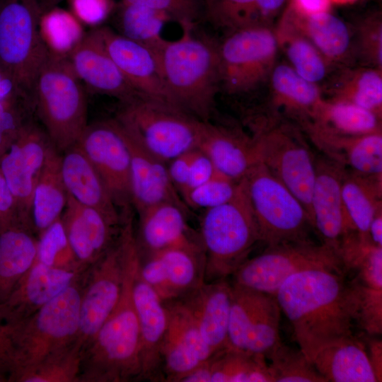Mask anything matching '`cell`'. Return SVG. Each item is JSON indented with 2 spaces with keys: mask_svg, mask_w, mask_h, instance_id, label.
Returning <instances> with one entry per match:
<instances>
[{
  "mask_svg": "<svg viewBox=\"0 0 382 382\" xmlns=\"http://www.w3.org/2000/svg\"><path fill=\"white\" fill-rule=\"evenodd\" d=\"M357 55L365 66L382 70V20L372 13L357 24Z\"/></svg>",
  "mask_w": 382,
  "mask_h": 382,
  "instance_id": "c3c4849f",
  "label": "cell"
},
{
  "mask_svg": "<svg viewBox=\"0 0 382 382\" xmlns=\"http://www.w3.org/2000/svg\"><path fill=\"white\" fill-rule=\"evenodd\" d=\"M61 219L76 259L84 272L116 244L125 222L112 221L79 203L69 193Z\"/></svg>",
  "mask_w": 382,
  "mask_h": 382,
  "instance_id": "44dd1931",
  "label": "cell"
},
{
  "mask_svg": "<svg viewBox=\"0 0 382 382\" xmlns=\"http://www.w3.org/2000/svg\"><path fill=\"white\" fill-rule=\"evenodd\" d=\"M76 75L89 89L123 102L140 95L129 83L92 29L66 53Z\"/></svg>",
  "mask_w": 382,
  "mask_h": 382,
  "instance_id": "7402d4cb",
  "label": "cell"
},
{
  "mask_svg": "<svg viewBox=\"0 0 382 382\" xmlns=\"http://www.w3.org/2000/svg\"><path fill=\"white\" fill-rule=\"evenodd\" d=\"M51 145L42 126L32 116L23 124L16 139L0 157V170L29 229L34 187Z\"/></svg>",
  "mask_w": 382,
  "mask_h": 382,
  "instance_id": "2e32d148",
  "label": "cell"
},
{
  "mask_svg": "<svg viewBox=\"0 0 382 382\" xmlns=\"http://www.w3.org/2000/svg\"><path fill=\"white\" fill-rule=\"evenodd\" d=\"M168 21L165 14L141 5L118 4L116 6L115 21L117 33L153 47L164 40L161 31Z\"/></svg>",
  "mask_w": 382,
  "mask_h": 382,
  "instance_id": "b9f144b4",
  "label": "cell"
},
{
  "mask_svg": "<svg viewBox=\"0 0 382 382\" xmlns=\"http://www.w3.org/2000/svg\"><path fill=\"white\" fill-rule=\"evenodd\" d=\"M186 208L173 202L155 204L139 214L136 242L139 255L146 256L182 245H201L186 219Z\"/></svg>",
  "mask_w": 382,
  "mask_h": 382,
  "instance_id": "4316f807",
  "label": "cell"
},
{
  "mask_svg": "<svg viewBox=\"0 0 382 382\" xmlns=\"http://www.w3.org/2000/svg\"><path fill=\"white\" fill-rule=\"evenodd\" d=\"M35 261L51 267L84 272L76 259L61 217L38 237Z\"/></svg>",
  "mask_w": 382,
  "mask_h": 382,
  "instance_id": "f6af8a7d",
  "label": "cell"
},
{
  "mask_svg": "<svg viewBox=\"0 0 382 382\" xmlns=\"http://www.w3.org/2000/svg\"><path fill=\"white\" fill-rule=\"evenodd\" d=\"M80 364L81 348L73 344L13 374L8 382H79Z\"/></svg>",
  "mask_w": 382,
  "mask_h": 382,
  "instance_id": "7bdbcfd3",
  "label": "cell"
},
{
  "mask_svg": "<svg viewBox=\"0 0 382 382\" xmlns=\"http://www.w3.org/2000/svg\"><path fill=\"white\" fill-rule=\"evenodd\" d=\"M312 269L345 274L342 262L333 249L307 241L267 246L264 252L248 258L235 271L232 283L274 295L289 277Z\"/></svg>",
  "mask_w": 382,
  "mask_h": 382,
  "instance_id": "8fae6325",
  "label": "cell"
},
{
  "mask_svg": "<svg viewBox=\"0 0 382 382\" xmlns=\"http://www.w3.org/2000/svg\"><path fill=\"white\" fill-rule=\"evenodd\" d=\"M306 129L322 148L333 154L334 160L339 158V163L345 161L357 173L381 176V132L361 136H344L314 127Z\"/></svg>",
  "mask_w": 382,
  "mask_h": 382,
  "instance_id": "d6a6232c",
  "label": "cell"
},
{
  "mask_svg": "<svg viewBox=\"0 0 382 382\" xmlns=\"http://www.w3.org/2000/svg\"><path fill=\"white\" fill-rule=\"evenodd\" d=\"M240 181V180H239ZM239 181L216 173L212 178L187 192L183 200L185 204L205 210L228 202L235 195Z\"/></svg>",
  "mask_w": 382,
  "mask_h": 382,
  "instance_id": "7dc6e473",
  "label": "cell"
},
{
  "mask_svg": "<svg viewBox=\"0 0 382 382\" xmlns=\"http://www.w3.org/2000/svg\"><path fill=\"white\" fill-rule=\"evenodd\" d=\"M272 103L304 119H311L322 100L317 84L301 78L288 64H276L269 79Z\"/></svg>",
  "mask_w": 382,
  "mask_h": 382,
  "instance_id": "8d00e7d4",
  "label": "cell"
},
{
  "mask_svg": "<svg viewBox=\"0 0 382 382\" xmlns=\"http://www.w3.org/2000/svg\"><path fill=\"white\" fill-rule=\"evenodd\" d=\"M62 154L50 146L34 187L30 212V229L37 238L61 217L68 192L61 170Z\"/></svg>",
  "mask_w": 382,
  "mask_h": 382,
  "instance_id": "1f68e13d",
  "label": "cell"
},
{
  "mask_svg": "<svg viewBox=\"0 0 382 382\" xmlns=\"http://www.w3.org/2000/svg\"><path fill=\"white\" fill-rule=\"evenodd\" d=\"M165 304L168 325L161 349L163 381L180 382L213 354L183 306L178 301Z\"/></svg>",
  "mask_w": 382,
  "mask_h": 382,
  "instance_id": "ffe728a7",
  "label": "cell"
},
{
  "mask_svg": "<svg viewBox=\"0 0 382 382\" xmlns=\"http://www.w3.org/2000/svg\"><path fill=\"white\" fill-rule=\"evenodd\" d=\"M330 0H291L289 7L303 16H311L330 11Z\"/></svg>",
  "mask_w": 382,
  "mask_h": 382,
  "instance_id": "11a10c76",
  "label": "cell"
},
{
  "mask_svg": "<svg viewBox=\"0 0 382 382\" xmlns=\"http://www.w3.org/2000/svg\"><path fill=\"white\" fill-rule=\"evenodd\" d=\"M97 170L122 215L130 210V155L115 119L88 125L76 144Z\"/></svg>",
  "mask_w": 382,
  "mask_h": 382,
  "instance_id": "5bb4252c",
  "label": "cell"
},
{
  "mask_svg": "<svg viewBox=\"0 0 382 382\" xmlns=\"http://www.w3.org/2000/svg\"><path fill=\"white\" fill-rule=\"evenodd\" d=\"M125 270L122 233L116 244L86 272L75 343L82 349L96 333L120 299Z\"/></svg>",
  "mask_w": 382,
  "mask_h": 382,
  "instance_id": "9a60e30c",
  "label": "cell"
},
{
  "mask_svg": "<svg viewBox=\"0 0 382 382\" xmlns=\"http://www.w3.org/2000/svg\"><path fill=\"white\" fill-rule=\"evenodd\" d=\"M84 272L51 267L35 261L7 300L0 304L5 323H18L32 316Z\"/></svg>",
  "mask_w": 382,
  "mask_h": 382,
  "instance_id": "cb8c5ba5",
  "label": "cell"
},
{
  "mask_svg": "<svg viewBox=\"0 0 382 382\" xmlns=\"http://www.w3.org/2000/svg\"><path fill=\"white\" fill-rule=\"evenodd\" d=\"M357 0H330L331 3H335L337 4H352Z\"/></svg>",
  "mask_w": 382,
  "mask_h": 382,
  "instance_id": "6125c7cd",
  "label": "cell"
},
{
  "mask_svg": "<svg viewBox=\"0 0 382 382\" xmlns=\"http://www.w3.org/2000/svg\"><path fill=\"white\" fill-rule=\"evenodd\" d=\"M254 139L259 161L300 201L311 224V200L316 161L304 141L287 125L264 130Z\"/></svg>",
  "mask_w": 382,
  "mask_h": 382,
  "instance_id": "7c38bea8",
  "label": "cell"
},
{
  "mask_svg": "<svg viewBox=\"0 0 382 382\" xmlns=\"http://www.w3.org/2000/svg\"><path fill=\"white\" fill-rule=\"evenodd\" d=\"M327 382H376L365 344L354 335L327 343L308 359Z\"/></svg>",
  "mask_w": 382,
  "mask_h": 382,
  "instance_id": "f1b7e54d",
  "label": "cell"
},
{
  "mask_svg": "<svg viewBox=\"0 0 382 382\" xmlns=\"http://www.w3.org/2000/svg\"><path fill=\"white\" fill-rule=\"evenodd\" d=\"M37 242V237L24 226L0 232V304L34 263Z\"/></svg>",
  "mask_w": 382,
  "mask_h": 382,
  "instance_id": "e575fe53",
  "label": "cell"
},
{
  "mask_svg": "<svg viewBox=\"0 0 382 382\" xmlns=\"http://www.w3.org/2000/svg\"><path fill=\"white\" fill-rule=\"evenodd\" d=\"M0 217L4 230L15 226L28 228L21 214L16 200L0 170ZM29 229V228H28ZM30 230V229H29Z\"/></svg>",
  "mask_w": 382,
  "mask_h": 382,
  "instance_id": "816d5d0a",
  "label": "cell"
},
{
  "mask_svg": "<svg viewBox=\"0 0 382 382\" xmlns=\"http://www.w3.org/2000/svg\"><path fill=\"white\" fill-rule=\"evenodd\" d=\"M278 50L271 26H248L228 33L219 42L220 88L235 96L260 88L269 81Z\"/></svg>",
  "mask_w": 382,
  "mask_h": 382,
  "instance_id": "30bf717a",
  "label": "cell"
},
{
  "mask_svg": "<svg viewBox=\"0 0 382 382\" xmlns=\"http://www.w3.org/2000/svg\"><path fill=\"white\" fill-rule=\"evenodd\" d=\"M194 150L184 153L167 163L170 180L181 198L187 187Z\"/></svg>",
  "mask_w": 382,
  "mask_h": 382,
  "instance_id": "db71d44e",
  "label": "cell"
},
{
  "mask_svg": "<svg viewBox=\"0 0 382 382\" xmlns=\"http://www.w3.org/2000/svg\"><path fill=\"white\" fill-rule=\"evenodd\" d=\"M139 264L132 294L140 335V381H163L161 349L168 325L167 308L157 293L140 276Z\"/></svg>",
  "mask_w": 382,
  "mask_h": 382,
  "instance_id": "603a6c76",
  "label": "cell"
},
{
  "mask_svg": "<svg viewBox=\"0 0 382 382\" xmlns=\"http://www.w3.org/2000/svg\"><path fill=\"white\" fill-rule=\"evenodd\" d=\"M369 357L376 373L378 381H381L382 375V345L381 340L371 339L369 342Z\"/></svg>",
  "mask_w": 382,
  "mask_h": 382,
  "instance_id": "6f0895ef",
  "label": "cell"
},
{
  "mask_svg": "<svg viewBox=\"0 0 382 382\" xmlns=\"http://www.w3.org/2000/svg\"><path fill=\"white\" fill-rule=\"evenodd\" d=\"M217 173L209 157L199 149L193 151L190 164L189 178L186 190L183 197L193 188L205 183Z\"/></svg>",
  "mask_w": 382,
  "mask_h": 382,
  "instance_id": "f5cc1de1",
  "label": "cell"
},
{
  "mask_svg": "<svg viewBox=\"0 0 382 382\" xmlns=\"http://www.w3.org/2000/svg\"><path fill=\"white\" fill-rule=\"evenodd\" d=\"M379 209L372 219L369 228V235L371 242L382 247V212Z\"/></svg>",
  "mask_w": 382,
  "mask_h": 382,
  "instance_id": "680465c9",
  "label": "cell"
},
{
  "mask_svg": "<svg viewBox=\"0 0 382 382\" xmlns=\"http://www.w3.org/2000/svg\"><path fill=\"white\" fill-rule=\"evenodd\" d=\"M125 228V270L121 294L96 336L81 352L79 382L141 380L139 328L132 294L140 255L133 226Z\"/></svg>",
  "mask_w": 382,
  "mask_h": 382,
  "instance_id": "7a4b0ae2",
  "label": "cell"
},
{
  "mask_svg": "<svg viewBox=\"0 0 382 382\" xmlns=\"http://www.w3.org/2000/svg\"><path fill=\"white\" fill-rule=\"evenodd\" d=\"M344 173L342 163L335 160L316 161V178L311 200V227L322 238L323 244L337 254L344 238L356 231L342 199Z\"/></svg>",
  "mask_w": 382,
  "mask_h": 382,
  "instance_id": "d6986e66",
  "label": "cell"
},
{
  "mask_svg": "<svg viewBox=\"0 0 382 382\" xmlns=\"http://www.w3.org/2000/svg\"><path fill=\"white\" fill-rule=\"evenodd\" d=\"M342 195L346 211L358 236L361 240H370V223L381 208V177L355 172L349 175L345 172Z\"/></svg>",
  "mask_w": 382,
  "mask_h": 382,
  "instance_id": "ab89813d",
  "label": "cell"
},
{
  "mask_svg": "<svg viewBox=\"0 0 382 382\" xmlns=\"http://www.w3.org/2000/svg\"><path fill=\"white\" fill-rule=\"evenodd\" d=\"M0 382H8V374L1 368H0Z\"/></svg>",
  "mask_w": 382,
  "mask_h": 382,
  "instance_id": "94428289",
  "label": "cell"
},
{
  "mask_svg": "<svg viewBox=\"0 0 382 382\" xmlns=\"http://www.w3.org/2000/svg\"><path fill=\"white\" fill-rule=\"evenodd\" d=\"M33 112L31 103L12 91L0 98V157Z\"/></svg>",
  "mask_w": 382,
  "mask_h": 382,
  "instance_id": "bcb514c9",
  "label": "cell"
},
{
  "mask_svg": "<svg viewBox=\"0 0 382 382\" xmlns=\"http://www.w3.org/2000/svg\"><path fill=\"white\" fill-rule=\"evenodd\" d=\"M197 149L209 157L218 173L236 181L260 162L254 139L209 121H203Z\"/></svg>",
  "mask_w": 382,
  "mask_h": 382,
  "instance_id": "83f0119b",
  "label": "cell"
},
{
  "mask_svg": "<svg viewBox=\"0 0 382 382\" xmlns=\"http://www.w3.org/2000/svg\"><path fill=\"white\" fill-rule=\"evenodd\" d=\"M180 382H273V379L264 355L226 347Z\"/></svg>",
  "mask_w": 382,
  "mask_h": 382,
  "instance_id": "4dcf8cb0",
  "label": "cell"
},
{
  "mask_svg": "<svg viewBox=\"0 0 382 382\" xmlns=\"http://www.w3.org/2000/svg\"><path fill=\"white\" fill-rule=\"evenodd\" d=\"M330 100L349 103L381 117L382 70L364 66L345 69L329 86Z\"/></svg>",
  "mask_w": 382,
  "mask_h": 382,
  "instance_id": "f35d334b",
  "label": "cell"
},
{
  "mask_svg": "<svg viewBox=\"0 0 382 382\" xmlns=\"http://www.w3.org/2000/svg\"><path fill=\"white\" fill-rule=\"evenodd\" d=\"M39 0H0V76L33 107L39 72L50 50L40 31Z\"/></svg>",
  "mask_w": 382,
  "mask_h": 382,
  "instance_id": "8992f818",
  "label": "cell"
},
{
  "mask_svg": "<svg viewBox=\"0 0 382 382\" xmlns=\"http://www.w3.org/2000/svg\"><path fill=\"white\" fill-rule=\"evenodd\" d=\"M207 6V11L208 8L216 1V0H204Z\"/></svg>",
  "mask_w": 382,
  "mask_h": 382,
  "instance_id": "be15d7a7",
  "label": "cell"
},
{
  "mask_svg": "<svg viewBox=\"0 0 382 382\" xmlns=\"http://www.w3.org/2000/svg\"><path fill=\"white\" fill-rule=\"evenodd\" d=\"M286 1L216 0L207 11L206 20L228 33L248 26H271Z\"/></svg>",
  "mask_w": 382,
  "mask_h": 382,
  "instance_id": "74e56055",
  "label": "cell"
},
{
  "mask_svg": "<svg viewBox=\"0 0 382 382\" xmlns=\"http://www.w3.org/2000/svg\"><path fill=\"white\" fill-rule=\"evenodd\" d=\"M226 279L204 282L176 300L190 315L212 354L227 345L232 284Z\"/></svg>",
  "mask_w": 382,
  "mask_h": 382,
  "instance_id": "484cf974",
  "label": "cell"
},
{
  "mask_svg": "<svg viewBox=\"0 0 382 382\" xmlns=\"http://www.w3.org/2000/svg\"><path fill=\"white\" fill-rule=\"evenodd\" d=\"M61 170L67 192L79 203L122 224L126 215L120 212L101 178L76 145L62 154Z\"/></svg>",
  "mask_w": 382,
  "mask_h": 382,
  "instance_id": "f546056e",
  "label": "cell"
},
{
  "mask_svg": "<svg viewBox=\"0 0 382 382\" xmlns=\"http://www.w3.org/2000/svg\"><path fill=\"white\" fill-rule=\"evenodd\" d=\"M260 241L267 246L309 241V216L296 197L262 163L245 176Z\"/></svg>",
  "mask_w": 382,
  "mask_h": 382,
  "instance_id": "9c48e42d",
  "label": "cell"
},
{
  "mask_svg": "<svg viewBox=\"0 0 382 382\" xmlns=\"http://www.w3.org/2000/svg\"><path fill=\"white\" fill-rule=\"evenodd\" d=\"M290 66L303 79L317 84L325 79L328 62L318 49L283 15L274 30Z\"/></svg>",
  "mask_w": 382,
  "mask_h": 382,
  "instance_id": "60d3db41",
  "label": "cell"
},
{
  "mask_svg": "<svg viewBox=\"0 0 382 382\" xmlns=\"http://www.w3.org/2000/svg\"><path fill=\"white\" fill-rule=\"evenodd\" d=\"M33 110L59 153L76 144L88 126V105L66 53L50 48L37 78Z\"/></svg>",
  "mask_w": 382,
  "mask_h": 382,
  "instance_id": "277c9868",
  "label": "cell"
},
{
  "mask_svg": "<svg viewBox=\"0 0 382 382\" xmlns=\"http://www.w3.org/2000/svg\"><path fill=\"white\" fill-rule=\"evenodd\" d=\"M70 4L78 17L91 23L104 20L117 6L112 0H70Z\"/></svg>",
  "mask_w": 382,
  "mask_h": 382,
  "instance_id": "f907efd6",
  "label": "cell"
},
{
  "mask_svg": "<svg viewBox=\"0 0 382 382\" xmlns=\"http://www.w3.org/2000/svg\"><path fill=\"white\" fill-rule=\"evenodd\" d=\"M182 35L154 47L173 106L208 121L221 89L219 42L181 25Z\"/></svg>",
  "mask_w": 382,
  "mask_h": 382,
  "instance_id": "3957f363",
  "label": "cell"
},
{
  "mask_svg": "<svg viewBox=\"0 0 382 382\" xmlns=\"http://www.w3.org/2000/svg\"><path fill=\"white\" fill-rule=\"evenodd\" d=\"M122 4H138L165 14L170 21L180 26H197L207 16V6L204 0H120Z\"/></svg>",
  "mask_w": 382,
  "mask_h": 382,
  "instance_id": "681fc988",
  "label": "cell"
},
{
  "mask_svg": "<svg viewBox=\"0 0 382 382\" xmlns=\"http://www.w3.org/2000/svg\"><path fill=\"white\" fill-rule=\"evenodd\" d=\"M200 241L205 257L204 282L231 276L260 241L243 178L231 199L204 211Z\"/></svg>",
  "mask_w": 382,
  "mask_h": 382,
  "instance_id": "52a82bcc",
  "label": "cell"
},
{
  "mask_svg": "<svg viewBox=\"0 0 382 382\" xmlns=\"http://www.w3.org/2000/svg\"><path fill=\"white\" fill-rule=\"evenodd\" d=\"M62 0H39L42 14L56 7Z\"/></svg>",
  "mask_w": 382,
  "mask_h": 382,
  "instance_id": "91938a15",
  "label": "cell"
},
{
  "mask_svg": "<svg viewBox=\"0 0 382 382\" xmlns=\"http://www.w3.org/2000/svg\"><path fill=\"white\" fill-rule=\"evenodd\" d=\"M202 245L169 248L140 258L141 278L164 303L178 300L204 282Z\"/></svg>",
  "mask_w": 382,
  "mask_h": 382,
  "instance_id": "e0dca14e",
  "label": "cell"
},
{
  "mask_svg": "<svg viewBox=\"0 0 382 382\" xmlns=\"http://www.w3.org/2000/svg\"><path fill=\"white\" fill-rule=\"evenodd\" d=\"M93 30L120 71L140 95L172 105L154 47L124 37L108 26Z\"/></svg>",
  "mask_w": 382,
  "mask_h": 382,
  "instance_id": "ac0fdd59",
  "label": "cell"
},
{
  "mask_svg": "<svg viewBox=\"0 0 382 382\" xmlns=\"http://www.w3.org/2000/svg\"><path fill=\"white\" fill-rule=\"evenodd\" d=\"M274 296L308 359L321 346L353 335L356 300L345 274L302 271L285 280Z\"/></svg>",
  "mask_w": 382,
  "mask_h": 382,
  "instance_id": "6da1fadb",
  "label": "cell"
},
{
  "mask_svg": "<svg viewBox=\"0 0 382 382\" xmlns=\"http://www.w3.org/2000/svg\"><path fill=\"white\" fill-rule=\"evenodd\" d=\"M2 231H4V228L3 224L0 217V232Z\"/></svg>",
  "mask_w": 382,
  "mask_h": 382,
  "instance_id": "e7e4bbea",
  "label": "cell"
},
{
  "mask_svg": "<svg viewBox=\"0 0 382 382\" xmlns=\"http://www.w3.org/2000/svg\"><path fill=\"white\" fill-rule=\"evenodd\" d=\"M273 382H327L299 349L282 342L265 356Z\"/></svg>",
  "mask_w": 382,
  "mask_h": 382,
  "instance_id": "ee69618b",
  "label": "cell"
},
{
  "mask_svg": "<svg viewBox=\"0 0 382 382\" xmlns=\"http://www.w3.org/2000/svg\"><path fill=\"white\" fill-rule=\"evenodd\" d=\"M284 16L310 40L329 64L344 61L350 53V30L342 20L330 11L303 16L289 6Z\"/></svg>",
  "mask_w": 382,
  "mask_h": 382,
  "instance_id": "836d02e7",
  "label": "cell"
},
{
  "mask_svg": "<svg viewBox=\"0 0 382 382\" xmlns=\"http://www.w3.org/2000/svg\"><path fill=\"white\" fill-rule=\"evenodd\" d=\"M115 118L149 152L168 163L198 148L203 121L141 95L120 102Z\"/></svg>",
  "mask_w": 382,
  "mask_h": 382,
  "instance_id": "ba28073f",
  "label": "cell"
},
{
  "mask_svg": "<svg viewBox=\"0 0 382 382\" xmlns=\"http://www.w3.org/2000/svg\"><path fill=\"white\" fill-rule=\"evenodd\" d=\"M0 368L6 371L9 376L10 345L6 333L5 322L0 310Z\"/></svg>",
  "mask_w": 382,
  "mask_h": 382,
  "instance_id": "9f6ffc18",
  "label": "cell"
},
{
  "mask_svg": "<svg viewBox=\"0 0 382 382\" xmlns=\"http://www.w3.org/2000/svg\"><path fill=\"white\" fill-rule=\"evenodd\" d=\"M381 117L358 105L322 99L305 126H312L333 134L361 136L381 132Z\"/></svg>",
  "mask_w": 382,
  "mask_h": 382,
  "instance_id": "d590c367",
  "label": "cell"
},
{
  "mask_svg": "<svg viewBox=\"0 0 382 382\" xmlns=\"http://www.w3.org/2000/svg\"><path fill=\"white\" fill-rule=\"evenodd\" d=\"M86 274L32 316L5 323L10 345L9 376L75 344Z\"/></svg>",
  "mask_w": 382,
  "mask_h": 382,
  "instance_id": "5b68a950",
  "label": "cell"
},
{
  "mask_svg": "<svg viewBox=\"0 0 382 382\" xmlns=\"http://www.w3.org/2000/svg\"><path fill=\"white\" fill-rule=\"evenodd\" d=\"M226 347L265 357L281 342V309L274 295L231 283Z\"/></svg>",
  "mask_w": 382,
  "mask_h": 382,
  "instance_id": "4fadbf2b",
  "label": "cell"
},
{
  "mask_svg": "<svg viewBox=\"0 0 382 382\" xmlns=\"http://www.w3.org/2000/svg\"><path fill=\"white\" fill-rule=\"evenodd\" d=\"M120 125L124 131L129 148L131 200L137 213L166 202L186 208L185 202L170 180L167 163L149 152L120 123Z\"/></svg>",
  "mask_w": 382,
  "mask_h": 382,
  "instance_id": "d4e9b609",
  "label": "cell"
}]
</instances>
